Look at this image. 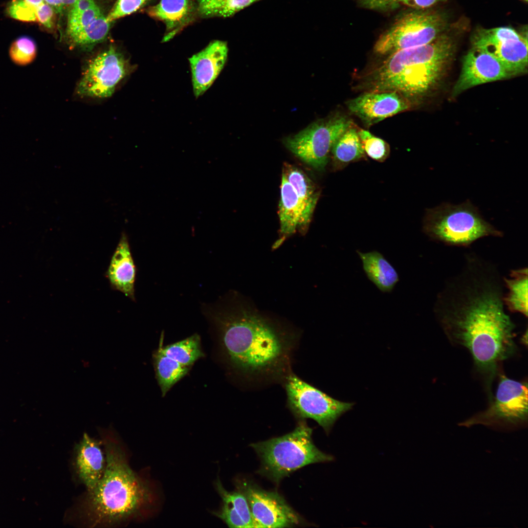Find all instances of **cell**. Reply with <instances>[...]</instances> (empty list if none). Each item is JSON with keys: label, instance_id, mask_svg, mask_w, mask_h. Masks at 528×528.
<instances>
[{"label": "cell", "instance_id": "1", "mask_svg": "<svg viewBox=\"0 0 528 528\" xmlns=\"http://www.w3.org/2000/svg\"><path fill=\"white\" fill-rule=\"evenodd\" d=\"M504 277L492 263L466 254L461 269L446 281L434 313L449 340L465 348L484 379L489 399L500 364L516 352L515 324L504 302Z\"/></svg>", "mask_w": 528, "mask_h": 528}, {"label": "cell", "instance_id": "2", "mask_svg": "<svg viewBox=\"0 0 528 528\" xmlns=\"http://www.w3.org/2000/svg\"><path fill=\"white\" fill-rule=\"evenodd\" d=\"M217 330L230 368L252 385L283 383L292 372L298 336L259 313L235 293L202 305Z\"/></svg>", "mask_w": 528, "mask_h": 528}, {"label": "cell", "instance_id": "3", "mask_svg": "<svg viewBox=\"0 0 528 528\" xmlns=\"http://www.w3.org/2000/svg\"><path fill=\"white\" fill-rule=\"evenodd\" d=\"M97 429L106 457L104 474L66 513V519L87 528L125 526L152 504L153 492L148 482L130 465L125 446L115 430L111 426Z\"/></svg>", "mask_w": 528, "mask_h": 528}, {"label": "cell", "instance_id": "4", "mask_svg": "<svg viewBox=\"0 0 528 528\" xmlns=\"http://www.w3.org/2000/svg\"><path fill=\"white\" fill-rule=\"evenodd\" d=\"M455 44L445 33L430 43L389 55L370 74V91H392L409 99L437 82L453 54Z\"/></svg>", "mask_w": 528, "mask_h": 528}, {"label": "cell", "instance_id": "5", "mask_svg": "<svg viewBox=\"0 0 528 528\" xmlns=\"http://www.w3.org/2000/svg\"><path fill=\"white\" fill-rule=\"evenodd\" d=\"M312 429L300 420L291 432L250 445L260 458V473L278 483L307 465L329 462L334 457L320 450L312 439Z\"/></svg>", "mask_w": 528, "mask_h": 528}, {"label": "cell", "instance_id": "6", "mask_svg": "<svg viewBox=\"0 0 528 528\" xmlns=\"http://www.w3.org/2000/svg\"><path fill=\"white\" fill-rule=\"evenodd\" d=\"M422 230L433 241L457 247L469 246L485 237L503 236L469 200L456 205L443 202L427 209Z\"/></svg>", "mask_w": 528, "mask_h": 528}, {"label": "cell", "instance_id": "7", "mask_svg": "<svg viewBox=\"0 0 528 528\" xmlns=\"http://www.w3.org/2000/svg\"><path fill=\"white\" fill-rule=\"evenodd\" d=\"M446 16L431 10H414L399 16L378 38L374 51L390 55L399 50L427 44L444 33Z\"/></svg>", "mask_w": 528, "mask_h": 528}, {"label": "cell", "instance_id": "8", "mask_svg": "<svg viewBox=\"0 0 528 528\" xmlns=\"http://www.w3.org/2000/svg\"><path fill=\"white\" fill-rule=\"evenodd\" d=\"M283 384L286 405L295 418L303 420L311 418L329 433L337 419L351 410L354 402L336 399L304 381L292 372L286 377Z\"/></svg>", "mask_w": 528, "mask_h": 528}, {"label": "cell", "instance_id": "9", "mask_svg": "<svg viewBox=\"0 0 528 528\" xmlns=\"http://www.w3.org/2000/svg\"><path fill=\"white\" fill-rule=\"evenodd\" d=\"M488 407L459 425L482 424L496 429L510 430L524 427L528 422L527 383L501 375L496 394Z\"/></svg>", "mask_w": 528, "mask_h": 528}, {"label": "cell", "instance_id": "10", "mask_svg": "<svg viewBox=\"0 0 528 528\" xmlns=\"http://www.w3.org/2000/svg\"><path fill=\"white\" fill-rule=\"evenodd\" d=\"M351 125L348 117L336 115L313 123L297 134L286 137L284 144L303 161L323 171L334 144Z\"/></svg>", "mask_w": 528, "mask_h": 528}, {"label": "cell", "instance_id": "11", "mask_svg": "<svg viewBox=\"0 0 528 528\" xmlns=\"http://www.w3.org/2000/svg\"><path fill=\"white\" fill-rule=\"evenodd\" d=\"M133 68L124 55L110 45L88 63L77 86L76 92L82 97H110L118 83Z\"/></svg>", "mask_w": 528, "mask_h": 528}, {"label": "cell", "instance_id": "12", "mask_svg": "<svg viewBox=\"0 0 528 528\" xmlns=\"http://www.w3.org/2000/svg\"><path fill=\"white\" fill-rule=\"evenodd\" d=\"M472 47L496 58L510 77L524 73L528 68V38L512 28H480L471 38Z\"/></svg>", "mask_w": 528, "mask_h": 528}, {"label": "cell", "instance_id": "13", "mask_svg": "<svg viewBox=\"0 0 528 528\" xmlns=\"http://www.w3.org/2000/svg\"><path fill=\"white\" fill-rule=\"evenodd\" d=\"M240 489L247 500L254 528H286L300 524L298 515L278 492L247 484Z\"/></svg>", "mask_w": 528, "mask_h": 528}, {"label": "cell", "instance_id": "14", "mask_svg": "<svg viewBox=\"0 0 528 528\" xmlns=\"http://www.w3.org/2000/svg\"><path fill=\"white\" fill-rule=\"evenodd\" d=\"M409 99L392 91H370L348 101L349 110L367 126L409 109Z\"/></svg>", "mask_w": 528, "mask_h": 528}, {"label": "cell", "instance_id": "15", "mask_svg": "<svg viewBox=\"0 0 528 528\" xmlns=\"http://www.w3.org/2000/svg\"><path fill=\"white\" fill-rule=\"evenodd\" d=\"M510 77L496 58L484 51L472 47L463 58L461 72L452 94L457 95L476 86Z\"/></svg>", "mask_w": 528, "mask_h": 528}, {"label": "cell", "instance_id": "16", "mask_svg": "<svg viewBox=\"0 0 528 528\" xmlns=\"http://www.w3.org/2000/svg\"><path fill=\"white\" fill-rule=\"evenodd\" d=\"M228 51L226 42L215 40L189 58L196 98L202 95L218 77L226 63Z\"/></svg>", "mask_w": 528, "mask_h": 528}, {"label": "cell", "instance_id": "17", "mask_svg": "<svg viewBox=\"0 0 528 528\" xmlns=\"http://www.w3.org/2000/svg\"><path fill=\"white\" fill-rule=\"evenodd\" d=\"M102 447L100 440L86 432L74 447L72 458L74 473L86 490L93 489L104 474L106 460Z\"/></svg>", "mask_w": 528, "mask_h": 528}, {"label": "cell", "instance_id": "18", "mask_svg": "<svg viewBox=\"0 0 528 528\" xmlns=\"http://www.w3.org/2000/svg\"><path fill=\"white\" fill-rule=\"evenodd\" d=\"M136 274L128 237L123 231L111 257L106 276L112 289L121 292L134 301Z\"/></svg>", "mask_w": 528, "mask_h": 528}, {"label": "cell", "instance_id": "19", "mask_svg": "<svg viewBox=\"0 0 528 528\" xmlns=\"http://www.w3.org/2000/svg\"><path fill=\"white\" fill-rule=\"evenodd\" d=\"M151 17L162 21L166 30L162 42L172 39L184 27L190 23L198 14L196 2L193 0H160L147 10Z\"/></svg>", "mask_w": 528, "mask_h": 528}, {"label": "cell", "instance_id": "20", "mask_svg": "<svg viewBox=\"0 0 528 528\" xmlns=\"http://www.w3.org/2000/svg\"><path fill=\"white\" fill-rule=\"evenodd\" d=\"M216 489L222 502L220 509L214 512L230 528H253L254 525L246 496L240 489L229 492L218 479L215 484Z\"/></svg>", "mask_w": 528, "mask_h": 528}, {"label": "cell", "instance_id": "21", "mask_svg": "<svg viewBox=\"0 0 528 528\" xmlns=\"http://www.w3.org/2000/svg\"><path fill=\"white\" fill-rule=\"evenodd\" d=\"M278 216L280 232L285 236L292 234L300 227L306 226L301 202L284 172L282 176Z\"/></svg>", "mask_w": 528, "mask_h": 528}, {"label": "cell", "instance_id": "22", "mask_svg": "<svg viewBox=\"0 0 528 528\" xmlns=\"http://www.w3.org/2000/svg\"><path fill=\"white\" fill-rule=\"evenodd\" d=\"M356 252L368 278L382 292H391L399 280L398 273L384 256L377 251Z\"/></svg>", "mask_w": 528, "mask_h": 528}, {"label": "cell", "instance_id": "23", "mask_svg": "<svg viewBox=\"0 0 528 528\" xmlns=\"http://www.w3.org/2000/svg\"><path fill=\"white\" fill-rule=\"evenodd\" d=\"M283 172L295 190L303 209L305 226L308 224L317 203L319 192L308 176L300 169L286 164Z\"/></svg>", "mask_w": 528, "mask_h": 528}, {"label": "cell", "instance_id": "24", "mask_svg": "<svg viewBox=\"0 0 528 528\" xmlns=\"http://www.w3.org/2000/svg\"><path fill=\"white\" fill-rule=\"evenodd\" d=\"M528 268L512 270L509 277H504L506 308L512 312L528 316Z\"/></svg>", "mask_w": 528, "mask_h": 528}, {"label": "cell", "instance_id": "25", "mask_svg": "<svg viewBox=\"0 0 528 528\" xmlns=\"http://www.w3.org/2000/svg\"><path fill=\"white\" fill-rule=\"evenodd\" d=\"M331 152L336 166L342 168L365 156L358 130L351 125L337 139Z\"/></svg>", "mask_w": 528, "mask_h": 528}, {"label": "cell", "instance_id": "26", "mask_svg": "<svg viewBox=\"0 0 528 528\" xmlns=\"http://www.w3.org/2000/svg\"><path fill=\"white\" fill-rule=\"evenodd\" d=\"M153 358L156 378L162 396H164L176 383L188 373L191 368L183 366L165 355L159 346L153 353Z\"/></svg>", "mask_w": 528, "mask_h": 528}, {"label": "cell", "instance_id": "27", "mask_svg": "<svg viewBox=\"0 0 528 528\" xmlns=\"http://www.w3.org/2000/svg\"><path fill=\"white\" fill-rule=\"evenodd\" d=\"M163 341L162 333L159 344L162 352L183 366L191 368L197 360L204 356L198 334L166 346H163Z\"/></svg>", "mask_w": 528, "mask_h": 528}, {"label": "cell", "instance_id": "28", "mask_svg": "<svg viewBox=\"0 0 528 528\" xmlns=\"http://www.w3.org/2000/svg\"><path fill=\"white\" fill-rule=\"evenodd\" d=\"M110 23L102 14L81 30L68 36L69 42L74 47L90 50L106 39Z\"/></svg>", "mask_w": 528, "mask_h": 528}, {"label": "cell", "instance_id": "29", "mask_svg": "<svg viewBox=\"0 0 528 528\" xmlns=\"http://www.w3.org/2000/svg\"><path fill=\"white\" fill-rule=\"evenodd\" d=\"M261 0H196L197 12L202 18H228Z\"/></svg>", "mask_w": 528, "mask_h": 528}, {"label": "cell", "instance_id": "30", "mask_svg": "<svg viewBox=\"0 0 528 528\" xmlns=\"http://www.w3.org/2000/svg\"><path fill=\"white\" fill-rule=\"evenodd\" d=\"M37 47L35 41L27 36L19 37L11 44L9 57L13 63L20 66L30 64L35 59Z\"/></svg>", "mask_w": 528, "mask_h": 528}, {"label": "cell", "instance_id": "31", "mask_svg": "<svg viewBox=\"0 0 528 528\" xmlns=\"http://www.w3.org/2000/svg\"><path fill=\"white\" fill-rule=\"evenodd\" d=\"M358 133L364 152L369 157L380 162L388 157L390 147L384 140L364 130H358Z\"/></svg>", "mask_w": 528, "mask_h": 528}, {"label": "cell", "instance_id": "32", "mask_svg": "<svg viewBox=\"0 0 528 528\" xmlns=\"http://www.w3.org/2000/svg\"><path fill=\"white\" fill-rule=\"evenodd\" d=\"M103 13L97 4L86 10H69L66 24L67 36L81 30Z\"/></svg>", "mask_w": 528, "mask_h": 528}, {"label": "cell", "instance_id": "33", "mask_svg": "<svg viewBox=\"0 0 528 528\" xmlns=\"http://www.w3.org/2000/svg\"><path fill=\"white\" fill-rule=\"evenodd\" d=\"M40 5L31 4L25 0H12L7 4L5 12L9 17L16 20L37 22V10Z\"/></svg>", "mask_w": 528, "mask_h": 528}, {"label": "cell", "instance_id": "34", "mask_svg": "<svg viewBox=\"0 0 528 528\" xmlns=\"http://www.w3.org/2000/svg\"><path fill=\"white\" fill-rule=\"evenodd\" d=\"M149 0H117L109 14L107 20L111 22L113 21L130 15L138 10Z\"/></svg>", "mask_w": 528, "mask_h": 528}, {"label": "cell", "instance_id": "35", "mask_svg": "<svg viewBox=\"0 0 528 528\" xmlns=\"http://www.w3.org/2000/svg\"><path fill=\"white\" fill-rule=\"evenodd\" d=\"M54 9L45 1L37 8V22L47 30H52L55 26V14Z\"/></svg>", "mask_w": 528, "mask_h": 528}, {"label": "cell", "instance_id": "36", "mask_svg": "<svg viewBox=\"0 0 528 528\" xmlns=\"http://www.w3.org/2000/svg\"><path fill=\"white\" fill-rule=\"evenodd\" d=\"M401 0H361V5L364 8L378 11H387L395 9L400 5Z\"/></svg>", "mask_w": 528, "mask_h": 528}, {"label": "cell", "instance_id": "37", "mask_svg": "<svg viewBox=\"0 0 528 528\" xmlns=\"http://www.w3.org/2000/svg\"><path fill=\"white\" fill-rule=\"evenodd\" d=\"M446 0H401L400 5L412 8L415 10H423L433 5Z\"/></svg>", "mask_w": 528, "mask_h": 528}, {"label": "cell", "instance_id": "38", "mask_svg": "<svg viewBox=\"0 0 528 528\" xmlns=\"http://www.w3.org/2000/svg\"><path fill=\"white\" fill-rule=\"evenodd\" d=\"M55 10L56 13L61 14L64 9L63 6L64 0H44Z\"/></svg>", "mask_w": 528, "mask_h": 528}, {"label": "cell", "instance_id": "39", "mask_svg": "<svg viewBox=\"0 0 528 528\" xmlns=\"http://www.w3.org/2000/svg\"><path fill=\"white\" fill-rule=\"evenodd\" d=\"M77 0H64V1H63L64 8H66V7H70L71 5H72Z\"/></svg>", "mask_w": 528, "mask_h": 528}, {"label": "cell", "instance_id": "40", "mask_svg": "<svg viewBox=\"0 0 528 528\" xmlns=\"http://www.w3.org/2000/svg\"><path fill=\"white\" fill-rule=\"evenodd\" d=\"M525 0V1H527L528 0Z\"/></svg>", "mask_w": 528, "mask_h": 528}]
</instances>
